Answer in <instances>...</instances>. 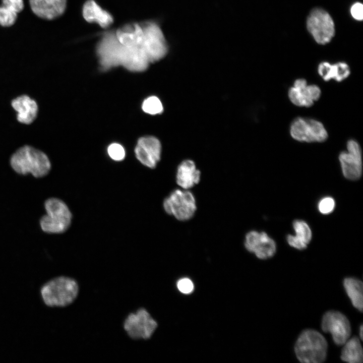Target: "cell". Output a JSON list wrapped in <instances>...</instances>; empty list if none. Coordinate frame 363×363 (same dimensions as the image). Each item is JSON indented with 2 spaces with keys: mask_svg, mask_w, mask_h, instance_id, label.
<instances>
[{
  "mask_svg": "<svg viewBox=\"0 0 363 363\" xmlns=\"http://www.w3.org/2000/svg\"><path fill=\"white\" fill-rule=\"evenodd\" d=\"M97 53L103 71L122 66L132 72H142L150 63L141 47H127L122 45L113 33L103 36L97 46Z\"/></svg>",
  "mask_w": 363,
  "mask_h": 363,
  "instance_id": "6da1fadb",
  "label": "cell"
},
{
  "mask_svg": "<svg viewBox=\"0 0 363 363\" xmlns=\"http://www.w3.org/2000/svg\"><path fill=\"white\" fill-rule=\"evenodd\" d=\"M10 164L18 173L23 175L31 173L36 177L46 175L51 168V164L47 155L29 146L18 149L11 157Z\"/></svg>",
  "mask_w": 363,
  "mask_h": 363,
  "instance_id": "7a4b0ae2",
  "label": "cell"
},
{
  "mask_svg": "<svg viewBox=\"0 0 363 363\" xmlns=\"http://www.w3.org/2000/svg\"><path fill=\"white\" fill-rule=\"evenodd\" d=\"M79 291L77 282L74 279L59 276L46 283L41 288L42 298L48 307H66L77 298Z\"/></svg>",
  "mask_w": 363,
  "mask_h": 363,
  "instance_id": "3957f363",
  "label": "cell"
},
{
  "mask_svg": "<svg viewBox=\"0 0 363 363\" xmlns=\"http://www.w3.org/2000/svg\"><path fill=\"white\" fill-rule=\"evenodd\" d=\"M294 349L296 356L300 362L320 363L326 359L327 342L320 332L307 329L299 336Z\"/></svg>",
  "mask_w": 363,
  "mask_h": 363,
  "instance_id": "277c9868",
  "label": "cell"
},
{
  "mask_svg": "<svg viewBox=\"0 0 363 363\" xmlns=\"http://www.w3.org/2000/svg\"><path fill=\"white\" fill-rule=\"evenodd\" d=\"M46 212L40 221L42 230L48 233H60L70 226L72 215L66 203L61 200L51 198L44 203Z\"/></svg>",
  "mask_w": 363,
  "mask_h": 363,
  "instance_id": "5b68a950",
  "label": "cell"
},
{
  "mask_svg": "<svg viewBox=\"0 0 363 363\" xmlns=\"http://www.w3.org/2000/svg\"><path fill=\"white\" fill-rule=\"evenodd\" d=\"M165 212L179 221H187L194 216L197 210L195 197L189 190L175 189L163 202Z\"/></svg>",
  "mask_w": 363,
  "mask_h": 363,
  "instance_id": "8992f818",
  "label": "cell"
},
{
  "mask_svg": "<svg viewBox=\"0 0 363 363\" xmlns=\"http://www.w3.org/2000/svg\"><path fill=\"white\" fill-rule=\"evenodd\" d=\"M141 25L144 33L141 47L150 63L160 60L168 51L167 44L161 29L156 23L153 22Z\"/></svg>",
  "mask_w": 363,
  "mask_h": 363,
  "instance_id": "52a82bcc",
  "label": "cell"
},
{
  "mask_svg": "<svg viewBox=\"0 0 363 363\" xmlns=\"http://www.w3.org/2000/svg\"><path fill=\"white\" fill-rule=\"evenodd\" d=\"M307 27L314 40L320 44L330 42L335 32L331 16L321 8H315L311 11L307 18Z\"/></svg>",
  "mask_w": 363,
  "mask_h": 363,
  "instance_id": "ba28073f",
  "label": "cell"
},
{
  "mask_svg": "<svg viewBox=\"0 0 363 363\" xmlns=\"http://www.w3.org/2000/svg\"><path fill=\"white\" fill-rule=\"evenodd\" d=\"M157 322L144 308L130 314L125 319L123 327L129 336L133 339H148L157 327Z\"/></svg>",
  "mask_w": 363,
  "mask_h": 363,
  "instance_id": "9c48e42d",
  "label": "cell"
},
{
  "mask_svg": "<svg viewBox=\"0 0 363 363\" xmlns=\"http://www.w3.org/2000/svg\"><path fill=\"white\" fill-rule=\"evenodd\" d=\"M291 136L295 140L305 142H322L328 138L327 132L320 122L315 119L298 117L291 123Z\"/></svg>",
  "mask_w": 363,
  "mask_h": 363,
  "instance_id": "30bf717a",
  "label": "cell"
},
{
  "mask_svg": "<svg viewBox=\"0 0 363 363\" xmlns=\"http://www.w3.org/2000/svg\"><path fill=\"white\" fill-rule=\"evenodd\" d=\"M322 330L331 333L335 343L342 345L349 338L351 327L347 317L341 313L330 311L323 316L321 323Z\"/></svg>",
  "mask_w": 363,
  "mask_h": 363,
  "instance_id": "8fae6325",
  "label": "cell"
},
{
  "mask_svg": "<svg viewBox=\"0 0 363 363\" xmlns=\"http://www.w3.org/2000/svg\"><path fill=\"white\" fill-rule=\"evenodd\" d=\"M346 147L347 151H343L339 155L342 173L345 178L356 180L362 173L361 149L357 142L353 139L347 141Z\"/></svg>",
  "mask_w": 363,
  "mask_h": 363,
  "instance_id": "7c38bea8",
  "label": "cell"
},
{
  "mask_svg": "<svg viewBox=\"0 0 363 363\" xmlns=\"http://www.w3.org/2000/svg\"><path fill=\"white\" fill-rule=\"evenodd\" d=\"M244 245L247 250L260 259L271 258L276 251L275 242L265 232L249 231L246 235Z\"/></svg>",
  "mask_w": 363,
  "mask_h": 363,
  "instance_id": "4fadbf2b",
  "label": "cell"
},
{
  "mask_svg": "<svg viewBox=\"0 0 363 363\" xmlns=\"http://www.w3.org/2000/svg\"><path fill=\"white\" fill-rule=\"evenodd\" d=\"M320 88L316 85H308L304 79H296L288 90L290 101L300 107H310L321 96Z\"/></svg>",
  "mask_w": 363,
  "mask_h": 363,
  "instance_id": "5bb4252c",
  "label": "cell"
},
{
  "mask_svg": "<svg viewBox=\"0 0 363 363\" xmlns=\"http://www.w3.org/2000/svg\"><path fill=\"white\" fill-rule=\"evenodd\" d=\"M137 159L144 165L154 168L161 158V145L154 137L140 138L135 149Z\"/></svg>",
  "mask_w": 363,
  "mask_h": 363,
  "instance_id": "9a60e30c",
  "label": "cell"
},
{
  "mask_svg": "<svg viewBox=\"0 0 363 363\" xmlns=\"http://www.w3.org/2000/svg\"><path fill=\"white\" fill-rule=\"evenodd\" d=\"M31 9L38 17L46 20L54 19L65 12L67 0H29Z\"/></svg>",
  "mask_w": 363,
  "mask_h": 363,
  "instance_id": "2e32d148",
  "label": "cell"
},
{
  "mask_svg": "<svg viewBox=\"0 0 363 363\" xmlns=\"http://www.w3.org/2000/svg\"><path fill=\"white\" fill-rule=\"evenodd\" d=\"M201 175V172L195 162L190 159L185 160L177 166L176 182L182 189L190 190L199 183Z\"/></svg>",
  "mask_w": 363,
  "mask_h": 363,
  "instance_id": "e0dca14e",
  "label": "cell"
},
{
  "mask_svg": "<svg viewBox=\"0 0 363 363\" xmlns=\"http://www.w3.org/2000/svg\"><path fill=\"white\" fill-rule=\"evenodd\" d=\"M117 41L127 47H141L144 33L141 24L129 23L118 29L115 33Z\"/></svg>",
  "mask_w": 363,
  "mask_h": 363,
  "instance_id": "ac0fdd59",
  "label": "cell"
},
{
  "mask_svg": "<svg viewBox=\"0 0 363 363\" xmlns=\"http://www.w3.org/2000/svg\"><path fill=\"white\" fill-rule=\"evenodd\" d=\"M82 14L86 21L96 22L104 28L110 26L113 22L110 14L102 9L94 0H88L85 3Z\"/></svg>",
  "mask_w": 363,
  "mask_h": 363,
  "instance_id": "d6986e66",
  "label": "cell"
},
{
  "mask_svg": "<svg viewBox=\"0 0 363 363\" xmlns=\"http://www.w3.org/2000/svg\"><path fill=\"white\" fill-rule=\"evenodd\" d=\"M12 106L17 112V119L23 124H29L36 118L38 111L36 102L27 95L14 99Z\"/></svg>",
  "mask_w": 363,
  "mask_h": 363,
  "instance_id": "ffe728a7",
  "label": "cell"
},
{
  "mask_svg": "<svg viewBox=\"0 0 363 363\" xmlns=\"http://www.w3.org/2000/svg\"><path fill=\"white\" fill-rule=\"evenodd\" d=\"M318 72L325 81L334 79L341 82L349 76L350 70L349 66L344 62L331 64L327 62H323L319 65Z\"/></svg>",
  "mask_w": 363,
  "mask_h": 363,
  "instance_id": "44dd1931",
  "label": "cell"
},
{
  "mask_svg": "<svg viewBox=\"0 0 363 363\" xmlns=\"http://www.w3.org/2000/svg\"><path fill=\"white\" fill-rule=\"evenodd\" d=\"M293 227L296 234L287 236L288 244L299 250L306 249L312 238V231L309 226L302 220H296L293 222Z\"/></svg>",
  "mask_w": 363,
  "mask_h": 363,
  "instance_id": "7402d4cb",
  "label": "cell"
},
{
  "mask_svg": "<svg viewBox=\"0 0 363 363\" xmlns=\"http://www.w3.org/2000/svg\"><path fill=\"white\" fill-rule=\"evenodd\" d=\"M343 285L352 305L360 312L363 307V285L360 280L352 277L344 279Z\"/></svg>",
  "mask_w": 363,
  "mask_h": 363,
  "instance_id": "603a6c76",
  "label": "cell"
},
{
  "mask_svg": "<svg viewBox=\"0 0 363 363\" xmlns=\"http://www.w3.org/2000/svg\"><path fill=\"white\" fill-rule=\"evenodd\" d=\"M343 345L341 353L342 360L349 363L362 362V348L358 338L353 337L348 339Z\"/></svg>",
  "mask_w": 363,
  "mask_h": 363,
  "instance_id": "cb8c5ba5",
  "label": "cell"
},
{
  "mask_svg": "<svg viewBox=\"0 0 363 363\" xmlns=\"http://www.w3.org/2000/svg\"><path fill=\"white\" fill-rule=\"evenodd\" d=\"M143 111L150 114L155 115L161 113L163 109V106L159 99L154 96L146 98L142 104Z\"/></svg>",
  "mask_w": 363,
  "mask_h": 363,
  "instance_id": "d4e9b609",
  "label": "cell"
},
{
  "mask_svg": "<svg viewBox=\"0 0 363 363\" xmlns=\"http://www.w3.org/2000/svg\"><path fill=\"white\" fill-rule=\"evenodd\" d=\"M17 17V13L3 6L0 7V25L11 26L15 23Z\"/></svg>",
  "mask_w": 363,
  "mask_h": 363,
  "instance_id": "484cf974",
  "label": "cell"
},
{
  "mask_svg": "<svg viewBox=\"0 0 363 363\" xmlns=\"http://www.w3.org/2000/svg\"><path fill=\"white\" fill-rule=\"evenodd\" d=\"M107 153L109 157L115 161L123 160L126 156L124 148L118 143H112L107 148Z\"/></svg>",
  "mask_w": 363,
  "mask_h": 363,
  "instance_id": "4316f807",
  "label": "cell"
},
{
  "mask_svg": "<svg viewBox=\"0 0 363 363\" xmlns=\"http://www.w3.org/2000/svg\"><path fill=\"white\" fill-rule=\"evenodd\" d=\"M335 202L334 200L330 197L322 199L318 204V209L323 214L331 213L334 209Z\"/></svg>",
  "mask_w": 363,
  "mask_h": 363,
  "instance_id": "83f0119b",
  "label": "cell"
},
{
  "mask_svg": "<svg viewBox=\"0 0 363 363\" xmlns=\"http://www.w3.org/2000/svg\"><path fill=\"white\" fill-rule=\"evenodd\" d=\"M177 289L185 294L191 293L194 289L193 281L188 278H183L179 279L176 283Z\"/></svg>",
  "mask_w": 363,
  "mask_h": 363,
  "instance_id": "f1b7e54d",
  "label": "cell"
},
{
  "mask_svg": "<svg viewBox=\"0 0 363 363\" xmlns=\"http://www.w3.org/2000/svg\"><path fill=\"white\" fill-rule=\"evenodd\" d=\"M3 6L18 13L24 9L23 0H2Z\"/></svg>",
  "mask_w": 363,
  "mask_h": 363,
  "instance_id": "f546056e",
  "label": "cell"
},
{
  "mask_svg": "<svg viewBox=\"0 0 363 363\" xmlns=\"http://www.w3.org/2000/svg\"><path fill=\"white\" fill-rule=\"evenodd\" d=\"M352 17L357 21H362L363 19V5L360 2L354 3L350 9Z\"/></svg>",
  "mask_w": 363,
  "mask_h": 363,
  "instance_id": "4dcf8cb0",
  "label": "cell"
},
{
  "mask_svg": "<svg viewBox=\"0 0 363 363\" xmlns=\"http://www.w3.org/2000/svg\"><path fill=\"white\" fill-rule=\"evenodd\" d=\"M362 328H363V327H362V325H361L360 326V329H359V330H360L359 335H360V339H362V331H363Z\"/></svg>",
  "mask_w": 363,
  "mask_h": 363,
  "instance_id": "1f68e13d",
  "label": "cell"
}]
</instances>
